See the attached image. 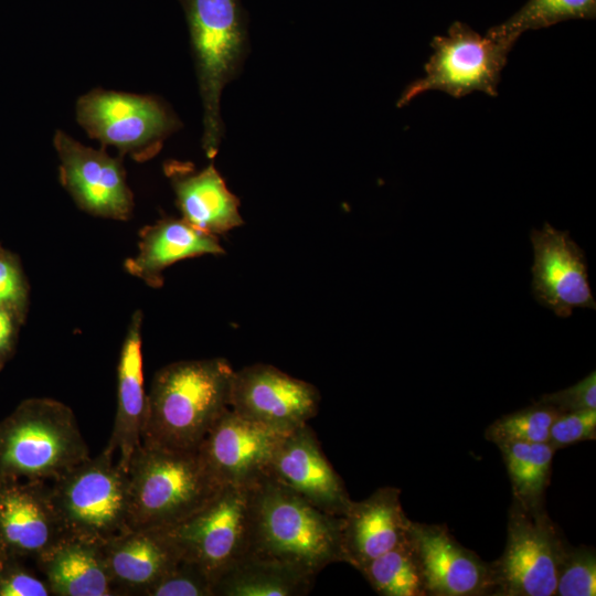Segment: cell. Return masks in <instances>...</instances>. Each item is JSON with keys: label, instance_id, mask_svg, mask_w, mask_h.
Returning a JSON list of instances; mask_svg holds the SVG:
<instances>
[{"label": "cell", "instance_id": "1", "mask_svg": "<svg viewBox=\"0 0 596 596\" xmlns=\"http://www.w3.org/2000/svg\"><path fill=\"white\" fill-rule=\"evenodd\" d=\"M234 369L222 358L183 360L161 368L147 394L141 444L195 450L230 407Z\"/></svg>", "mask_w": 596, "mask_h": 596}, {"label": "cell", "instance_id": "2", "mask_svg": "<svg viewBox=\"0 0 596 596\" xmlns=\"http://www.w3.org/2000/svg\"><path fill=\"white\" fill-rule=\"evenodd\" d=\"M249 553L317 576L342 562V517L316 508L270 477L252 488Z\"/></svg>", "mask_w": 596, "mask_h": 596}, {"label": "cell", "instance_id": "3", "mask_svg": "<svg viewBox=\"0 0 596 596\" xmlns=\"http://www.w3.org/2000/svg\"><path fill=\"white\" fill-rule=\"evenodd\" d=\"M128 529L170 528L185 520L223 488L198 449L140 445L128 466Z\"/></svg>", "mask_w": 596, "mask_h": 596}, {"label": "cell", "instance_id": "4", "mask_svg": "<svg viewBox=\"0 0 596 596\" xmlns=\"http://www.w3.org/2000/svg\"><path fill=\"white\" fill-rule=\"evenodd\" d=\"M89 457L73 411L54 398H26L0 422V481H53Z\"/></svg>", "mask_w": 596, "mask_h": 596}, {"label": "cell", "instance_id": "5", "mask_svg": "<svg viewBox=\"0 0 596 596\" xmlns=\"http://www.w3.org/2000/svg\"><path fill=\"white\" fill-rule=\"evenodd\" d=\"M183 8L203 107L202 147L217 153L223 136L221 95L244 60L247 26L241 0H179Z\"/></svg>", "mask_w": 596, "mask_h": 596}, {"label": "cell", "instance_id": "6", "mask_svg": "<svg viewBox=\"0 0 596 596\" xmlns=\"http://www.w3.org/2000/svg\"><path fill=\"white\" fill-rule=\"evenodd\" d=\"M104 449L52 481L64 535L103 544L128 530V473Z\"/></svg>", "mask_w": 596, "mask_h": 596}, {"label": "cell", "instance_id": "7", "mask_svg": "<svg viewBox=\"0 0 596 596\" xmlns=\"http://www.w3.org/2000/svg\"><path fill=\"white\" fill-rule=\"evenodd\" d=\"M567 544L544 505L526 508L512 499L504 551L490 563L491 596H554Z\"/></svg>", "mask_w": 596, "mask_h": 596}, {"label": "cell", "instance_id": "8", "mask_svg": "<svg viewBox=\"0 0 596 596\" xmlns=\"http://www.w3.org/2000/svg\"><path fill=\"white\" fill-rule=\"evenodd\" d=\"M76 120L102 145L143 162L155 157L167 137L181 126L158 97L125 92L93 89L75 105Z\"/></svg>", "mask_w": 596, "mask_h": 596}, {"label": "cell", "instance_id": "9", "mask_svg": "<svg viewBox=\"0 0 596 596\" xmlns=\"http://www.w3.org/2000/svg\"><path fill=\"white\" fill-rule=\"evenodd\" d=\"M434 53L425 64V75L413 82L402 94L397 106L408 104L427 91H441L460 98L472 92L496 96L501 72L513 45L456 21L446 35L430 43Z\"/></svg>", "mask_w": 596, "mask_h": 596}, {"label": "cell", "instance_id": "10", "mask_svg": "<svg viewBox=\"0 0 596 596\" xmlns=\"http://www.w3.org/2000/svg\"><path fill=\"white\" fill-rule=\"evenodd\" d=\"M251 491L225 486L199 511L166 528L181 557L199 564L214 582L249 553Z\"/></svg>", "mask_w": 596, "mask_h": 596}, {"label": "cell", "instance_id": "11", "mask_svg": "<svg viewBox=\"0 0 596 596\" xmlns=\"http://www.w3.org/2000/svg\"><path fill=\"white\" fill-rule=\"evenodd\" d=\"M318 389L270 364L234 371L230 408L240 416L288 433L307 424L319 408Z\"/></svg>", "mask_w": 596, "mask_h": 596}, {"label": "cell", "instance_id": "12", "mask_svg": "<svg viewBox=\"0 0 596 596\" xmlns=\"http://www.w3.org/2000/svg\"><path fill=\"white\" fill-rule=\"evenodd\" d=\"M53 145L60 159L61 183L79 209L95 216L129 220L134 196L123 157L86 147L62 130H56Z\"/></svg>", "mask_w": 596, "mask_h": 596}, {"label": "cell", "instance_id": "13", "mask_svg": "<svg viewBox=\"0 0 596 596\" xmlns=\"http://www.w3.org/2000/svg\"><path fill=\"white\" fill-rule=\"evenodd\" d=\"M286 434L246 419L228 407L198 451L223 487L252 489L268 477L275 450Z\"/></svg>", "mask_w": 596, "mask_h": 596}, {"label": "cell", "instance_id": "14", "mask_svg": "<svg viewBox=\"0 0 596 596\" xmlns=\"http://www.w3.org/2000/svg\"><path fill=\"white\" fill-rule=\"evenodd\" d=\"M530 238L534 254L531 287L538 302L562 318L575 308L595 309L585 254L568 232L545 223Z\"/></svg>", "mask_w": 596, "mask_h": 596}, {"label": "cell", "instance_id": "15", "mask_svg": "<svg viewBox=\"0 0 596 596\" xmlns=\"http://www.w3.org/2000/svg\"><path fill=\"white\" fill-rule=\"evenodd\" d=\"M426 596H491L490 563L460 544L446 524L412 521L409 529Z\"/></svg>", "mask_w": 596, "mask_h": 596}, {"label": "cell", "instance_id": "16", "mask_svg": "<svg viewBox=\"0 0 596 596\" xmlns=\"http://www.w3.org/2000/svg\"><path fill=\"white\" fill-rule=\"evenodd\" d=\"M268 477L332 515H344L352 501L308 424L283 437L270 461Z\"/></svg>", "mask_w": 596, "mask_h": 596}, {"label": "cell", "instance_id": "17", "mask_svg": "<svg viewBox=\"0 0 596 596\" xmlns=\"http://www.w3.org/2000/svg\"><path fill=\"white\" fill-rule=\"evenodd\" d=\"M63 535L45 481H0L1 554L36 560Z\"/></svg>", "mask_w": 596, "mask_h": 596}, {"label": "cell", "instance_id": "18", "mask_svg": "<svg viewBox=\"0 0 596 596\" xmlns=\"http://www.w3.org/2000/svg\"><path fill=\"white\" fill-rule=\"evenodd\" d=\"M412 520L401 504V490L381 487L361 501H351L342 515V562L358 571L409 538Z\"/></svg>", "mask_w": 596, "mask_h": 596}, {"label": "cell", "instance_id": "19", "mask_svg": "<svg viewBox=\"0 0 596 596\" xmlns=\"http://www.w3.org/2000/svg\"><path fill=\"white\" fill-rule=\"evenodd\" d=\"M102 547L117 595H142L181 558L163 528L128 529Z\"/></svg>", "mask_w": 596, "mask_h": 596}, {"label": "cell", "instance_id": "20", "mask_svg": "<svg viewBox=\"0 0 596 596\" xmlns=\"http://www.w3.org/2000/svg\"><path fill=\"white\" fill-rule=\"evenodd\" d=\"M164 173L182 219L192 226L217 236L243 224L240 201L213 164L194 171L190 163L170 161Z\"/></svg>", "mask_w": 596, "mask_h": 596}, {"label": "cell", "instance_id": "21", "mask_svg": "<svg viewBox=\"0 0 596 596\" xmlns=\"http://www.w3.org/2000/svg\"><path fill=\"white\" fill-rule=\"evenodd\" d=\"M142 312L136 310L128 323L117 366V411L107 446L116 462L127 472L130 459L141 445L146 417L147 394L143 387Z\"/></svg>", "mask_w": 596, "mask_h": 596}, {"label": "cell", "instance_id": "22", "mask_svg": "<svg viewBox=\"0 0 596 596\" xmlns=\"http://www.w3.org/2000/svg\"><path fill=\"white\" fill-rule=\"evenodd\" d=\"M225 253L217 236L205 233L187 221L163 217L139 232L138 252L125 260L128 274L151 288L163 285V272L171 265L203 255Z\"/></svg>", "mask_w": 596, "mask_h": 596}, {"label": "cell", "instance_id": "23", "mask_svg": "<svg viewBox=\"0 0 596 596\" xmlns=\"http://www.w3.org/2000/svg\"><path fill=\"white\" fill-rule=\"evenodd\" d=\"M51 595H117L102 544L63 535L36 560Z\"/></svg>", "mask_w": 596, "mask_h": 596}, {"label": "cell", "instance_id": "24", "mask_svg": "<svg viewBox=\"0 0 596 596\" xmlns=\"http://www.w3.org/2000/svg\"><path fill=\"white\" fill-rule=\"evenodd\" d=\"M315 579L285 563L248 553L215 579L213 596H302Z\"/></svg>", "mask_w": 596, "mask_h": 596}, {"label": "cell", "instance_id": "25", "mask_svg": "<svg viewBox=\"0 0 596 596\" xmlns=\"http://www.w3.org/2000/svg\"><path fill=\"white\" fill-rule=\"evenodd\" d=\"M502 454L512 489V499L526 508L544 505L555 449L550 443H504Z\"/></svg>", "mask_w": 596, "mask_h": 596}, {"label": "cell", "instance_id": "26", "mask_svg": "<svg viewBox=\"0 0 596 596\" xmlns=\"http://www.w3.org/2000/svg\"><path fill=\"white\" fill-rule=\"evenodd\" d=\"M359 572L382 596H426L417 556L409 538L364 564Z\"/></svg>", "mask_w": 596, "mask_h": 596}, {"label": "cell", "instance_id": "27", "mask_svg": "<svg viewBox=\"0 0 596 596\" xmlns=\"http://www.w3.org/2000/svg\"><path fill=\"white\" fill-rule=\"evenodd\" d=\"M596 0H528L512 17L487 33L514 45L522 33L572 19H594Z\"/></svg>", "mask_w": 596, "mask_h": 596}, {"label": "cell", "instance_id": "28", "mask_svg": "<svg viewBox=\"0 0 596 596\" xmlns=\"http://www.w3.org/2000/svg\"><path fill=\"white\" fill-rule=\"evenodd\" d=\"M552 406L536 402L523 409L497 418L485 430L487 440L504 443H547L550 429L560 415Z\"/></svg>", "mask_w": 596, "mask_h": 596}, {"label": "cell", "instance_id": "29", "mask_svg": "<svg viewBox=\"0 0 596 596\" xmlns=\"http://www.w3.org/2000/svg\"><path fill=\"white\" fill-rule=\"evenodd\" d=\"M555 595H596V551L594 546H571L567 544L558 566Z\"/></svg>", "mask_w": 596, "mask_h": 596}, {"label": "cell", "instance_id": "30", "mask_svg": "<svg viewBox=\"0 0 596 596\" xmlns=\"http://www.w3.org/2000/svg\"><path fill=\"white\" fill-rule=\"evenodd\" d=\"M213 578L195 562L181 557L143 596H213Z\"/></svg>", "mask_w": 596, "mask_h": 596}, {"label": "cell", "instance_id": "31", "mask_svg": "<svg viewBox=\"0 0 596 596\" xmlns=\"http://www.w3.org/2000/svg\"><path fill=\"white\" fill-rule=\"evenodd\" d=\"M29 306V286L15 255L0 252V308L14 313L24 321Z\"/></svg>", "mask_w": 596, "mask_h": 596}, {"label": "cell", "instance_id": "32", "mask_svg": "<svg viewBox=\"0 0 596 596\" xmlns=\"http://www.w3.org/2000/svg\"><path fill=\"white\" fill-rule=\"evenodd\" d=\"M596 439V409L560 414L550 429L549 441L557 450L581 441Z\"/></svg>", "mask_w": 596, "mask_h": 596}, {"label": "cell", "instance_id": "33", "mask_svg": "<svg viewBox=\"0 0 596 596\" xmlns=\"http://www.w3.org/2000/svg\"><path fill=\"white\" fill-rule=\"evenodd\" d=\"M47 583L29 572L21 558L0 553V596H47Z\"/></svg>", "mask_w": 596, "mask_h": 596}, {"label": "cell", "instance_id": "34", "mask_svg": "<svg viewBox=\"0 0 596 596\" xmlns=\"http://www.w3.org/2000/svg\"><path fill=\"white\" fill-rule=\"evenodd\" d=\"M539 402L552 406L561 414L596 409V372H590L567 389L542 395Z\"/></svg>", "mask_w": 596, "mask_h": 596}, {"label": "cell", "instance_id": "35", "mask_svg": "<svg viewBox=\"0 0 596 596\" xmlns=\"http://www.w3.org/2000/svg\"><path fill=\"white\" fill-rule=\"evenodd\" d=\"M21 323L14 313L0 308V370L13 353L18 327Z\"/></svg>", "mask_w": 596, "mask_h": 596}, {"label": "cell", "instance_id": "36", "mask_svg": "<svg viewBox=\"0 0 596 596\" xmlns=\"http://www.w3.org/2000/svg\"><path fill=\"white\" fill-rule=\"evenodd\" d=\"M2 251H3V248L0 246V252H2Z\"/></svg>", "mask_w": 596, "mask_h": 596}]
</instances>
